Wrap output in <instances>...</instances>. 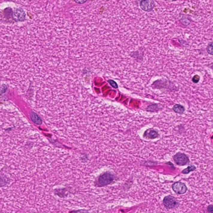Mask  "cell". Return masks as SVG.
Masks as SVG:
<instances>
[{"mask_svg":"<svg viewBox=\"0 0 213 213\" xmlns=\"http://www.w3.org/2000/svg\"><path fill=\"white\" fill-rule=\"evenodd\" d=\"M174 162L178 165H186L190 162L189 157L184 153H177L173 157Z\"/></svg>","mask_w":213,"mask_h":213,"instance_id":"6da1fadb","label":"cell"},{"mask_svg":"<svg viewBox=\"0 0 213 213\" xmlns=\"http://www.w3.org/2000/svg\"><path fill=\"white\" fill-rule=\"evenodd\" d=\"M164 205L168 209H172L179 206V204L174 197L168 196L164 199Z\"/></svg>","mask_w":213,"mask_h":213,"instance_id":"7a4b0ae2","label":"cell"},{"mask_svg":"<svg viewBox=\"0 0 213 213\" xmlns=\"http://www.w3.org/2000/svg\"><path fill=\"white\" fill-rule=\"evenodd\" d=\"M114 179L113 174L109 172L104 173L99 178V182L102 186H106L111 183Z\"/></svg>","mask_w":213,"mask_h":213,"instance_id":"3957f363","label":"cell"},{"mask_svg":"<svg viewBox=\"0 0 213 213\" xmlns=\"http://www.w3.org/2000/svg\"><path fill=\"white\" fill-rule=\"evenodd\" d=\"M140 8L146 12H150L153 10L155 6V3L153 1L146 0L141 1L140 2Z\"/></svg>","mask_w":213,"mask_h":213,"instance_id":"277c9868","label":"cell"},{"mask_svg":"<svg viewBox=\"0 0 213 213\" xmlns=\"http://www.w3.org/2000/svg\"><path fill=\"white\" fill-rule=\"evenodd\" d=\"M172 189L176 194H182L187 192V188L186 185L181 182H176L173 184Z\"/></svg>","mask_w":213,"mask_h":213,"instance_id":"5b68a950","label":"cell"},{"mask_svg":"<svg viewBox=\"0 0 213 213\" xmlns=\"http://www.w3.org/2000/svg\"><path fill=\"white\" fill-rule=\"evenodd\" d=\"M14 19L18 21H22L25 18V14L23 10L18 8L15 10L14 13Z\"/></svg>","mask_w":213,"mask_h":213,"instance_id":"8992f818","label":"cell"},{"mask_svg":"<svg viewBox=\"0 0 213 213\" xmlns=\"http://www.w3.org/2000/svg\"><path fill=\"white\" fill-rule=\"evenodd\" d=\"M31 117L32 120L35 124L38 125H40L42 124L41 119L35 112H32L31 113Z\"/></svg>","mask_w":213,"mask_h":213,"instance_id":"52a82bcc","label":"cell"},{"mask_svg":"<svg viewBox=\"0 0 213 213\" xmlns=\"http://www.w3.org/2000/svg\"><path fill=\"white\" fill-rule=\"evenodd\" d=\"M173 110L174 112L178 114H182L185 112V108L182 105H176L173 107Z\"/></svg>","mask_w":213,"mask_h":213,"instance_id":"ba28073f","label":"cell"},{"mask_svg":"<svg viewBox=\"0 0 213 213\" xmlns=\"http://www.w3.org/2000/svg\"><path fill=\"white\" fill-rule=\"evenodd\" d=\"M148 137L150 139H153L157 138L159 137V135L157 132L155 130H151L148 135Z\"/></svg>","mask_w":213,"mask_h":213,"instance_id":"9c48e42d","label":"cell"},{"mask_svg":"<svg viewBox=\"0 0 213 213\" xmlns=\"http://www.w3.org/2000/svg\"><path fill=\"white\" fill-rule=\"evenodd\" d=\"M9 182V181L6 177L0 176V187H5Z\"/></svg>","mask_w":213,"mask_h":213,"instance_id":"30bf717a","label":"cell"},{"mask_svg":"<svg viewBox=\"0 0 213 213\" xmlns=\"http://www.w3.org/2000/svg\"><path fill=\"white\" fill-rule=\"evenodd\" d=\"M196 167L194 165L190 166H189L187 168L185 169L182 171V173L184 174H189V172H192V171H194V170H196Z\"/></svg>","mask_w":213,"mask_h":213,"instance_id":"8fae6325","label":"cell"},{"mask_svg":"<svg viewBox=\"0 0 213 213\" xmlns=\"http://www.w3.org/2000/svg\"><path fill=\"white\" fill-rule=\"evenodd\" d=\"M206 50H207V52L209 54L211 55H213V43H212L211 42L210 43H209L207 46V48H206Z\"/></svg>","mask_w":213,"mask_h":213,"instance_id":"7c38bea8","label":"cell"},{"mask_svg":"<svg viewBox=\"0 0 213 213\" xmlns=\"http://www.w3.org/2000/svg\"><path fill=\"white\" fill-rule=\"evenodd\" d=\"M200 77L198 75H195L193 78H192V81L194 83H198L200 81Z\"/></svg>","mask_w":213,"mask_h":213,"instance_id":"4fadbf2b","label":"cell"},{"mask_svg":"<svg viewBox=\"0 0 213 213\" xmlns=\"http://www.w3.org/2000/svg\"><path fill=\"white\" fill-rule=\"evenodd\" d=\"M109 82L110 84L114 88H118L117 84L114 81H112V80H110V81H109Z\"/></svg>","mask_w":213,"mask_h":213,"instance_id":"5bb4252c","label":"cell"},{"mask_svg":"<svg viewBox=\"0 0 213 213\" xmlns=\"http://www.w3.org/2000/svg\"><path fill=\"white\" fill-rule=\"evenodd\" d=\"M208 211L210 213H213V206L212 205H210L208 207Z\"/></svg>","mask_w":213,"mask_h":213,"instance_id":"9a60e30c","label":"cell"},{"mask_svg":"<svg viewBox=\"0 0 213 213\" xmlns=\"http://www.w3.org/2000/svg\"><path fill=\"white\" fill-rule=\"evenodd\" d=\"M75 2L77 3V4H84V3L86 2V1L82 0V1H75Z\"/></svg>","mask_w":213,"mask_h":213,"instance_id":"2e32d148","label":"cell"}]
</instances>
